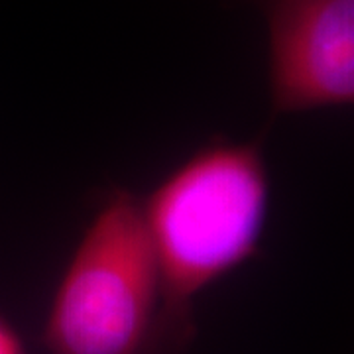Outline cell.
<instances>
[{
    "mask_svg": "<svg viewBox=\"0 0 354 354\" xmlns=\"http://www.w3.org/2000/svg\"><path fill=\"white\" fill-rule=\"evenodd\" d=\"M167 329H187L193 301L252 260L270 211V179L254 144H213L140 201Z\"/></svg>",
    "mask_w": 354,
    "mask_h": 354,
    "instance_id": "obj_1",
    "label": "cell"
},
{
    "mask_svg": "<svg viewBox=\"0 0 354 354\" xmlns=\"http://www.w3.org/2000/svg\"><path fill=\"white\" fill-rule=\"evenodd\" d=\"M165 329L162 281L140 201L116 191L65 266L44 342L51 354H148Z\"/></svg>",
    "mask_w": 354,
    "mask_h": 354,
    "instance_id": "obj_2",
    "label": "cell"
},
{
    "mask_svg": "<svg viewBox=\"0 0 354 354\" xmlns=\"http://www.w3.org/2000/svg\"><path fill=\"white\" fill-rule=\"evenodd\" d=\"M268 30V87L276 114L354 101V0H254Z\"/></svg>",
    "mask_w": 354,
    "mask_h": 354,
    "instance_id": "obj_3",
    "label": "cell"
},
{
    "mask_svg": "<svg viewBox=\"0 0 354 354\" xmlns=\"http://www.w3.org/2000/svg\"><path fill=\"white\" fill-rule=\"evenodd\" d=\"M0 354H26L20 335L2 317H0Z\"/></svg>",
    "mask_w": 354,
    "mask_h": 354,
    "instance_id": "obj_4",
    "label": "cell"
}]
</instances>
